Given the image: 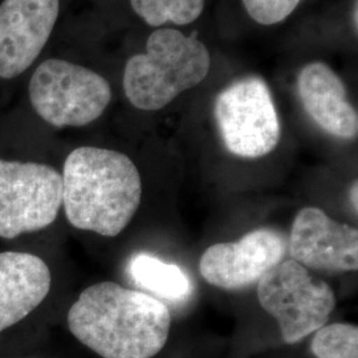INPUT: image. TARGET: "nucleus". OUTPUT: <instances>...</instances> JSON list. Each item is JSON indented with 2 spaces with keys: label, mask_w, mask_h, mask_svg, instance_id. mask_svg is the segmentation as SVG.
Returning <instances> with one entry per match:
<instances>
[{
  "label": "nucleus",
  "mask_w": 358,
  "mask_h": 358,
  "mask_svg": "<svg viewBox=\"0 0 358 358\" xmlns=\"http://www.w3.org/2000/svg\"><path fill=\"white\" fill-rule=\"evenodd\" d=\"M68 327L103 358H152L166 344L171 315L152 294L103 282L78 296L68 312Z\"/></svg>",
  "instance_id": "obj_1"
},
{
  "label": "nucleus",
  "mask_w": 358,
  "mask_h": 358,
  "mask_svg": "<svg viewBox=\"0 0 358 358\" xmlns=\"http://www.w3.org/2000/svg\"><path fill=\"white\" fill-rule=\"evenodd\" d=\"M63 205L78 230L113 238L128 227L141 205L140 171L128 155L81 146L66 157Z\"/></svg>",
  "instance_id": "obj_2"
},
{
  "label": "nucleus",
  "mask_w": 358,
  "mask_h": 358,
  "mask_svg": "<svg viewBox=\"0 0 358 358\" xmlns=\"http://www.w3.org/2000/svg\"><path fill=\"white\" fill-rule=\"evenodd\" d=\"M211 65L205 44L178 29H157L148 38L146 53L130 57L124 71V90L137 109L165 108L185 90L205 80Z\"/></svg>",
  "instance_id": "obj_3"
},
{
  "label": "nucleus",
  "mask_w": 358,
  "mask_h": 358,
  "mask_svg": "<svg viewBox=\"0 0 358 358\" xmlns=\"http://www.w3.org/2000/svg\"><path fill=\"white\" fill-rule=\"evenodd\" d=\"M28 96L35 112L47 124L55 128H80L101 117L112 100V88L92 69L48 59L35 69Z\"/></svg>",
  "instance_id": "obj_4"
},
{
  "label": "nucleus",
  "mask_w": 358,
  "mask_h": 358,
  "mask_svg": "<svg viewBox=\"0 0 358 358\" xmlns=\"http://www.w3.org/2000/svg\"><path fill=\"white\" fill-rule=\"evenodd\" d=\"M257 299L278 321L287 344H296L327 325L336 307L331 285L292 259L282 260L257 282Z\"/></svg>",
  "instance_id": "obj_5"
},
{
  "label": "nucleus",
  "mask_w": 358,
  "mask_h": 358,
  "mask_svg": "<svg viewBox=\"0 0 358 358\" xmlns=\"http://www.w3.org/2000/svg\"><path fill=\"white\" fill-rule=\"evenodd\" d=\"M214 115L217 130L230 153L255 159L272 153L280 142L282 127L267 83L242 77L217 94Z\"/></svg>",
  "instance_id": "obj_6"
},
{
  "label": "nucleus",
  "mask_w": 358,
  "mask_h": 358,
  "mask_svg": "<svg viewBox=\"0 0 358 358\" xmlns=\"http://www.w3.org/2000/svg\"><path fill=\"white\" fill-rule=\"evenodd\" d=\"M63 205V177L48 165L0 159V236L43 230Z\"/></svg>",
  "instance_id": "obj_7"
},
{
  "label": "nucleus",
  "mask_w": 358,
  "mask_h": 358,
  "mask_svg": "<svg viewBox=\"0 0 358 358\" xmlns=\"http://www.w3.org/2000/svg\"><path fill=\"white\" fill-rule=\"evenodd\" d=\"M287 245L282 234L256 229L242 239L208 247L199 262L206 282L226 291H239L259 282L284 259Z\"/></svg>",
  "instance_id": "obj_8"
},
{
  "label": "nucleus",
  "mask_w": 358,
  "mask_h": 358,
  "mask_svg": "<svg viewBox=\"0 0 358 358\" xmlns=\"http://www.w3.org/2000/svg\"><path fill=\"white\" fill-rule=\"evenodd\" d=\"M60 0L0 3V78L11 80L35 63L51 38Z\"/></svg>",
  "instance_id": "obj_9"
},
{
  "label": "nucleus",
  "mask_w": 358,
  "mask_h": 358,
  "mask_svg": "<svg viewBox=\"0 0 358 358\" xmlns=\"http://www.w3.org/2000/svg\"><path fill=\"white\" fill-rule=\"evenodd\" d=\"M291 259L306 268L327 272L358 269V231L317 207L297 213L289 234Z\"/></svg>",
  "instance_id": "obj_10"
},
{
  "label": "nucleus",
  "mask_w": 358,
  "mask_h": 358,
  "mask_svg": "<svg viewBox=\"0 0 358 358\" xmlns=\"http://www.w3.org/2000/svg\"><path fill=\"white\" fill-rule=\"evenodd\" d=\"M297 93L315 124L341 140L357 137V110L349 103L343 80L321 62L303 66L297 76Z\"/></svg>",
  "instance_id": "obj_11"
},
{
  "label": "nucleus",
  "mask_w": 358,
  "mask_h": 358,
  "mask_svg": "<svg viewBox=\"0 0 358 358\" xmlns=\"http://www.w3.org/2000/svg\"><path fill=\"white\" fill-rule=\"evenodd\" d=\"M47 263L27 252L0 254V332L26 319L50 294Z\"/></svg>",
  "instance_id": "obj_12"
},
{
  "label": "nucleus",
  "mask_w": 358,
  "mask_h": 358,
  "mask_svg": "<svg viewBox=\"0 0 358 358\" xmlns=\"http://www.w3.org/2000/svg\"><path fill=\"white\" fill-rule=\"evenodd\" d=\"M129 275L143 289L171 303H183L190 297L192 282L176 264L157 256L137 254L129 262Z\"/></svg>",
  "instance_id": "obj_13"
},
{
  "label": "nucleus",
  "mask_w": 358,
  "mask_h": 358,
  "mask_svg": "<svg viewBox=\"0 0 358 358\" xmlns=\"http://www.w3.org/2000/svg\"><path fill=\"white\" fill-rule=\"evenodd\" d=\"M130 4L134 13L152 27L166 23L186 26L205 10V0H130Z\"/></svg>",
  "instance_id": "obj_14"
},
{
  "label": "nucleus",
  "mask_w": 358,
  "mask_h": 358,
  "mask_svg": "<svg viewBox=\"0 0 358 358\" xmlns=\"http://www.w3.org/2000/svg\"><path fill=\"white\" fill-rule=\"evenodd\" d=\"M316 358H358V328L348 322L324 325L312 340Z\"/></svg>",
  "instance_id": "obj_15"
},
{
  "label": "nucleus",
  "mask_w": 358,
  "mask_h": 358,
  "mask_svg": "<svg viewBox=\"0 0 358 358\" xmlns=\"http://www.w3.org/2000/svg\"><path fill=\"white\" fill-rule=\"evenodd\" d=\"M247 13L263 26H273L285 20L301 0H242Z\"/></svg>",
  "instance_id": "obj_16"
},
{
  "label": "nucleus",
  "mask_w": 358,
  "mask_h": 358,
  "mask_svg": "<svg viewBox=\"0 0 358 358\" xmlns=\"http://www.w3.org/2000/svg\"><path fill=\"white\" fill-rule=\"evenodd\" d=\"M357 187H358L357 180H355V183H353V185H352V189H350V192H349V196H350V203H352V206H353V207H355V211H356V213H357V210H358Z\"/></svg>",
  "instance_id": "obj_17"
}]
</instances>
